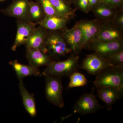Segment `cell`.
<instances>
[{
	"mask_svg": "<svg viewBox=\"0 0 123 123\" xmlns=\"http://www.w3.org/2000/svg\"><path fill=\"white\" fill-rule=\"evenodd\" d=\"M94 85L97 88L111 87L123 93V67L112 66L96 75Z\"/></svg>",
	"mask_w": 123,
	"mask_h": 123,
	"instance_id": "obj_1",
	"label": "cell"
},
{
	"mask_svg": "<svg viewBox=\"0 0 123 123\" xmlns=\"http://www.w3.org/2000/svg\"><path fill=\"white\" fill-rule=\"evenodd\" d=\"M79 56L75 54L70 55L63 61H53L47 66L40 76L51 75L57 77H69L79 67Z\"/></svg>",
	"mask_w": 123,
	"mask_h": 123,
	"instance_id": "obj_2",
	"label": "cell"
},
{
	"mask_svg": "<svg viewBox=\"0 0 123 123\" xmlns=\"http://www.w3.org/2000/svg\"><path fill=\"white\" fill-rule=\"evenodd\" d=\"M45 47L46 54L52 59L64 56L72 52L61 33L57 31H48Z\"/></svg>",
	"mask_w": 123,
	"mask_h": 123,
	"instance_id": "obj_3",
	"label": "cell"
},
{
	"mask_svg": "<svg viewBox=\"0 0 123 123\" xmlns=\"http://www.w3.org/2000/svg\"><path fill=\"white\" fill-rule=\"evenodd\" d=\"M46 78L45 94L46 98L50 103L60 108L64 106L62 97L63 86L59 77L47 75Z\"/></svg>",
	"mask_w": 123,
	"mask_h": 123,
	"instance_id": "obj_4",
	"label": "cell"
},
{
	"mask_svg": "<svg viewBox=\"0 0 123 123\" xmlns=\"http://www.w3.org/2000/svg\"><path fill=\"white\" fill-rule=\"evenodd\" d=\"M113 66L96 52L87 55L81 66L90 74L96 76L106 69Z\"/></svg>",
	"mask_w": 123,
	"mask_h": 123,
	"instance_id": "obj_5",
	"label": "cell"
},
{
	"mask_svg": "<svg viewBox=\"0 0 123 123\" xmlns=\"http://www.w3.org/2000/svg\"><path fill=\"white\" fill-rule=\"evenodd\" d=\"M98 32L94 39L111 42L123 39V30L116 26L111 21H101Z\"/></svg>",
	"mask_w": 123,
	"mask_h": 123,
	"instance_id": "obj_6",
	"label": "cell"
},
{
	"mask_svg": "<svg viewBox=\"0 0 123 123\" xmlns=\"http://www.w3.org/2000/svg\"><path fill=\"white\" fill-rule=\"evenodd\" d=\"M102 108L93 94L86 93L82 95L74 107V112L84 115L93 114Z\"/></svg>",
	"mask_w": 123,
	"mask_h": 123,
	"instance_id": "obj_7",
	"label": "cell"
},
{
	"mask_svg": "<svg viewBox=\"0 0 123 123\" xmlns=\"http://www.w3.org/2000/svg\"><path fill=\"white\" fill-rule=\"evenodd\" d=\"M86 47L105 58L123 50V39L111 42L94 39Z\"/></svg>",
	"mask_w": 123,
	"mask_h": 123,
	"instance_id": "obj_8",
	"label": "cell"
},
{
	"mask_svg": "<svg viewBox=\"0 0 123 123\" xmlns=\"http://www.w3.org/2000/svg\"><path fill=\"white\" fill-rule=\"evenodd\" d=\"M30 0H13L11 4L1 11L4 14L22 21H31Z\"/></svg>",
	"mask_w": 123,
	"mask_h": 123,
	"instance_id": "obj_9",
	"label": "cell"
},
{
	"mask_svg": "<svg viewBox=\"0 0 123 123\" xmlns=\"http://www.w3.org/2000/svg\"><path fill=\"white\" fill-rule=\"evenodd\" d=\"M101 22L96 18L92 20H81L76 23L82 32L81 50L86 47L95 39L99 31Z\"/></svg>",
	"mask_w": 123,
	"mask_h": 123,
	"instance_id": "obj_10",
	"label": "cell"
},
{
	"mask_svg": "<svg viewBox=\"0 0 123 123\" xmlns=\"http://www.w3.org/2000/svg\"><path fill=\"white\" fill-rule=\"evenodd\" d=\"M17 32L11 50L15 51L22 45H25L31 34L36 28V23L31 21L17 19Z\"/></svg>",
	"mask_w": 123,
	"mask_h": 123,
	"instance_id": "obj_11",
	"label": "cell"
},
{
	"mask_svg": "<svg viewBox=\"0 0 123 123\" xmlns=\"http://www.w3.org/2000/svg\"><path fill=\"white\" fill-rule=\"evenodd\" d=\"M61 31L62 34L72 52L75 54L80 52L82 35L79 25L76 23L71 29L66 28Z\"/></svg>",
	"mask_w": 123,
	"mask_h": 123,
	"instance_id": "obj_12",
	"label": "cell"
},
{
	"mask_svg": "<svg viewBox=\"0 0 123 123\" xmlns=\"http://www.w3.org/2000/svg\"><path fill=\"white\" fill-rule=\"evenodd\" d=\"M48 31L39 25L31 33L25 45L26 48H31L43 51L46 53V42Z\"/></svg>",
	"mask_w": 123,
	"mask_h": 123,
	"instance_id": "obj_13",
	"label": "cell"
},
{
	"mask_svg": "<svg viewBox=\"0 0 123 123\" xmlns=\"http://www.w3.org/2000/svg\"><path fill=\"white\" fill-rule=\"evenodd\" d=\"M26 56L31 66L36 68L48 66L53 61L49 55L43 51L31 48H26Z\"/></svg>",
	"mask_w": 123,
	"mask_h": 123,
	"instance_id": "obj_14",
	"label": "cell"
},
{
	"mask_svg": "<svg viewBox=\"0 0 123 123\" xmlns=\"http://www.w3.org/2000/svg\"><path fill=\"white\" fill-rule=\"evenodd\" d=\"M97 91L98 96L105 104L109 111L111 110L112 106L123 95V93L118 90L111 87L97 88Z\"/></svg>",
	"mask_w": 123,
	"mask_h": 123,
	"instance_id": "obj_15",
	"label": "cell"
},
{
	"mask_svg": "<svg viewBox=\"0 0 123 123\" xmlns=\"http://www.w3.org/2000/svg\"><path fill=\"white\" fill-rule=\"evenodd\" d=\"M69 20L63 17L45 15L38 24L48 31H62L67 28Z\"/></svg>",
	"mask_w": 123,
	"mask_h": 123,
	"instance_id": "obj_16",
	"label": "cell"
},
{
	"mask_svg": "<svg viewBox=\"0 0 123 123\" xmlns=\"http://www.w3.org/2000/svg\"><path fill=\"white\" fill-rule=\"evenodd\" d=\"M9 64L12 66L20 81L22 80L24 78L29 76H40V73L38 68H34L30 65L23 64L19 63L17 60L10 61Z\"/></svg>",
	"mask_w": 123,
	"mask_h": 123,
	"instance_id": "obj_17",
	"label": "cell"
},
{
	"mask_svg": "<svg viewBox=\"0 0 123 123\" xmlns=\"http://www.w3.org/2000/svg\"><path fill=\"white\" fill-rule=\"evenodd\" d=\"M117 10L105 3L100 2L91 11L94 14L96 19L101 21H106L112 20Z\"/></svg>",
	"mask_w": 123,
	"mask_h": 123,
	"instance_id": "obj_18",
	"label": "cell"
},
{
	"mask_svg": "<svg viewBox=\"0 0 123 123\" xmlns=\"http://www.w3.org/2000/svg\"><path fill=\"white\" fill-rule=\"evenodd\" d=\"M20 81L19 88L24 107L30 115L31 117H34L37 112L34 95L30 93L27 90L22 80Z\"/></svg>",
	"mask_w": 123,
	"mask_h": 123,
	"instance_id": "obj_19",
	"label": "cell"
},
{
	"mask_svg": "<svg viewBox=\"0 0 123 123\" xmlns=\"http://www.w3.org/2000/svg\"><path fill=\"white\" fill-rule=\"evenodd\" d=\"M56 10L63 17L69 20L75 17L76 9H74L64 0H49Z\"/></svg>",
	"mask_w": 123,
	"mask_h": 123,
	"instance_id": "obj_20",
	"label": "cell"
},
{
	"mask_svg": "<svg viewBox=\"0 0 123 123\" xmlns=\"http://www.w3.org/2000/svg\"><path fill=\"white\" fill-rule=\"evenodd\" d=\"M29 11L30 20L35 23L39 22L45 15L42 6L36 1H30Z\"/></svg>",
	"mask_w": 123,
	"mask_h": 123,
	"instance_id": "obj_21",
	"label": "cell"
},
{
	"mask_svg": "<svg viewBox=\"0 0 123 123\" xmlns=\"http://www.w3.org/2000/svg\"><path fill=\"white\" fill-rule=\"evenodd\" d=\"M70 81L68 88L80 87L86 85L87 84V79L84 75L78 72H75L70 76Z\"/></svg>",
	"mask_w": 123,
	"mask_h": 123,
	"instance_id": "obj_22",
	"label": "cell"
},
{
	"mask_svg": "<svg viewBox=\"0 0 123 123\" xmlns=\"http://www.w3.org/2000/svg\"><path fill=\"white\" fill-rule=\"evenodd\" d=\"M36 1L41 5L45 15L63 17L56 10L49 0H36Z\"/></svg>",
	"mask_w": 123,
	"mask_h": 123,
	"instance_id": "obj_23",
	"label": "cell"
},
{
	"mask_svg": "<svg viewBox=\"0 0 123 123\" xmlns=\"http://www.w3.org/2000/svg\"><path fill=\"white\" fill-rule=\"evenodd\" d=\"M104 58L113 66L123 67V50Z\"/></svg>",
	"mask_w": 123,
	"mask_h": 123,
	"instance_id": "obj_24",
	"label": "cell"
},
{
	"mask_svg": "<svg viewBox=\"0 0 123 123\" xmlns=\"http://www.w3.org/2000/svg\"><path fill=\"white\" fill-rule=\"evenodd\" d=\"M111 21L116 26L123 30V8L117 10Z\"/></svg>",
	"mask_w": 123,
	"mask_h": 123,
	"instance_id": "obj_25",
	"label": "cell"
},
{
	"mask_svg": "<svg viewBox=\"0 0 123 123\" xmlns=\"http://www.w3.org/2000/svg\"><path fill=\"white\" fill-rule=\"evenodd\" d=\"M76 9H78L86 13L91 11L88 0H75L74 3Z\"/></svg>",
	"mask_w": 123,
	"mask_h": 123,
	"instance_id": "obj_26",
	"label": "cell"
},
{
	"mask_svg": "<svg viewBox=\"0 0 123 123\" xmlns=\"http://www.w3.org/2000/svg\"><path fill=\"white\" fill-rule=\"evenodd\" d=\"M100 2L105 3L116 9L123 8V0H100Z\"/></svg>",
	"mask_w": 123,
	"mask_h": 123,
	"instance_id": "obj_27",
	"label": "cell"
},
{
	"mask_svg": "<svg viewBox=\"0 0 123 123\" xmlns=\"http://www.w3.org/2000/svg\"><path fill=\"white\" fill-rule=\"evenodd\" d=\"M91 11L100 2V0H88Z\"/></svg>",
	"mask_w": 123,
	"mask_h": 123,
	"instance_id": "obj_28",
	"label": "cell"
},
{
	"mask_svg": "<svg viewBox=\"0 0 123 123\" xmlns=\"http://www.w3.org/2000/svg\"><path fill=\"white\" fill-rule=\"evenodd\" d=\"M64 0L69 4L71 5L72 4H74L75 0Z\"/></svg>",
	"mask_w": 123,
	"mask_h": 123,
	"instance_id": "obj_29",
	"label": "cell"
},
{
	"mask_svg": "<svg viewBox=\"0 0 123 123\" xmlns=\"http://www.w3.org/2000/svg\"><path fill=\"white\" fill-rule=\"evenodd\" d=\"M5 0H0V1H4Z\"/></svg>",
	"mask_w": 123,
	"mask_h": 123,
	"instance_id": "obj_30",
	"label": "cell"
}]
</instances>
